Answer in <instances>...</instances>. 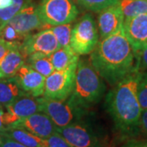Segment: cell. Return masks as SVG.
Segmentation results:
<instances>
[{
	"label": "cell",
	"mask_w": 147,
	"mask_h": 147,
	"mask_svg": "<svg viewBox=\"0 0 147 147\" xmlns=\"http://www.w3.org/2000/svg\"><path fill=\"white\" fill-rule=\"evenodd\" d=\"M140 72L137 61L135 68L117 83L105 96V110L116 130L124 137H136L140 132L142 110L137 94Z\"/></svg>",
	"instance_id": "obj_1"
},
{
	"label": "cell",
	"mask_w": 147,
	"mask_h": 147,
	"mask_svg": "<svg viewBox=\"0 0 147 147\" xmlns=\"http://www.w3.org/2000/svg\"><path fill=\"white\" fill-rule=\"evenodd\" d=\"M90 63L111 86H115L135 68L137 55L123 26L110 36L99 40L91 53Z\"/></svg>",
	"instance_id": "obj_2"
},
{
	"label": "cell",
	"mask_w": 147,
	"mask_h": 147,
	"mask_svg": "<svg viewBox=\"0 0 147 147\" xmlns=\"http://www.w3.org/2000/svg\"><path fill=\"white\" fill-rule=\"evenodd\" d=\"M106 86L89 61H79L74 90L68 100L74 106L88 110L104 96Z\"/></svg>",
	"instance_id": "obj_3"
},
{
	"label": "cell",
	"mask_w": 147,
	"mask_h": 147,
	"mask_svg": "<svg viewBox=\"0 0 147 147\" xmlns=\"http://www.w3.org/2000/svg\"><path fill=\"white\" fill-rule=\"evenodd\" d=\"M57 131L72 147H103V136L99 127L92 121L82 119Z\"/></svg>",
	"instance_id": "obj_4"
},
{
	"label": "cell",
	"mask_w": 147,
	"mask_h": 147,
	"mask_svg": "<svg viewBox=\"0 0 147 147\" xmlns=\"http://www.w3.org/2000/svg\"><path fill=\"white\" fill-rule=\"evenodd\" d=\"M40 105V112L46 114L57 127H64L76 121L82 119L88 114V110L78 108L67 100H54L38 97Z\"/></svg>",
	"instance_id": "obj_5"
},
{
	"label": "cell",
	"mask_w": 147,
	"mask_h": 147,
	"mask_svg": "<svg viewBox=\"0 0 147 147\" xmlns=\"http://www.w3.org/2000/svg\"><path fill=\"white\" fill-rule=\"evenodd\" d=\"M38 11L43 24L51 27L71 23L79 13L73 0H41Z\"/></svg>",
	"instance_id": "obj_6"
},
{
	"label": "cell",
	"mask_w": 147,
	"mask_h": 147,
	"mask_svg": "<svg viewBox=\"0 0 147 147\" xmlns=\"http://www.w3.org/2000/svg\"><path fill=\"white\" fill-rule=\"evenodd\" d=\"M99 42L96 22L90 13L82 16L72 29L70 47L79 55L91 53Z\"/></svg>",
	"instance_id": "obj_7"
},
{
	"label": "cell",
	"mask_w": 147,
	"mask_h": 147,
	"mask_svg": "<svg viewBox=\"0 0 147 147\" xmlns=\"http://www.w3.org/2000/svg\"><path fill=\"white\" fill-rule=\"evenodd\" d=\"M78 62L61 70H54L46 77L43 96L54 100H67L72 93Z\"/></svg>",
	"instance_id": "obj_8"
},
{
	"label": "cell",
	"mask_w": 147,
	"mask_h": 147,
	"mask_svg": "<svg viewBox=\"0 0 147 147\" xmlns=\"http://www.w3.org/2000/svg\"><path fill=\"white\" fill-rule=\"evenodd\" d=\"M59 48L57 40L51 29L43 30L34 34H30L20 46L21 52L26 59L34 53L51 56Z\"/></svg>",
	"instance_id": "obj_9"
},
{
	"label": "cell",
	"mask_w": 147,
	"mask_h": 147,
	"mask_svg": "<svg viewBox=\"0 0 147 147\" xmlns=\"http://www.w3.org/2000/svg\"><path fill=\"white\" fill-rule=\"evenodd\" d=\"M8 24L25 36L29 35L34 30H39L42 27H48L41 21L38 6L30 1L25 3Z\"/></svg>",
	"instance_id": "obj_10"
},
{
	"label": "cell",
	"mask_w": 147,
	"mask_h": 147,
	"mask_svg": "<svg viewBox=\"0 0 147 147\" xmlns=\"http://www.w3.org/2000/svg\"><path fill=\"white\" fill-rule=\"evenodd\" d=\"M4 107L6 109L4 120L7 127L21 119H24L37 112H40V105L38 97L30 95L21 96Z\"/></svg>",
	"instance_id": "obj_11"
},
{
	"label": "cell",
	"mask_w": 147,
	"mask_h": 147,
	"mask_svg": "<svg viewBox=\"0 0 147 147\" xmlns=\"http://www.w3.org/2000/svg\"><path fill=\"white\" fill-rule=\"evenodd\" d=\"M10 127H21L42 139H46L57 131V127L52 119L42 112H37L21 119Z\"/></svg>",
	"instance_id": "obj_12"
},
{
	"label": "cell",
	"mask_w": 147,
	"mask_h": 147,
	"mask_svg": "<svg viewBox=\"0 0 147 147\" xmlns=\"http://www.w3.org/2000/svg\"><path fill=\"white\" fill-rule=\"evenodd\" d=\"M14 78L26 93L34 97L43 96L46 78L25 63L18 69Z\"/></svg>",
	"instance_id": "obj_13"
},
{
	"label": "cell",
	"mask_w": 147,
	"mask_h": 147,
	"mask_svg": "<svg viewBox=\"0 0 147 147\" xmlns=\"http://www.w3.org/2000/svg\"><path fill=\"white\" fill-rule=\"evenodd\" d=\"M123 28L135 53L147 42V13L125 19Z\"/></svg>",
	"instance_id": "obj_14"
},
{
	"label": "cell",
	"mask_w": 147,
	"mask_h": 147,
	"mask_svg": "<svg viewBox=\"0 0 147 147\" xmlns=\"http://www.w3.org/2000/svg\"><path fill=\"white\" fill-rule=\"evenodd\" d=\"M123 21L124 16L118 3L100 11L97 20L100 40L110 36L119 30L123 25Z\"/></svg>",
	"instance_id": "obj_15"
},
{
	"label": "cell",
	"mask_w": 147,
	"mask_h": 147,
	"mask_svg": "<svg viewBox=\"0 0 147 147\" xmlns=\"http://www.w3.org/2000/svg\"><path fill=\"white\" fill-rule=\"evenodd\" d=\"M21 45H15L0 59V79L12 78L26 63V58L20 49Z\"/></svg>",
	"instance_id": "obj_16"
},
{
	"label": "cell",
	"mask_w": 147,
	"mask_h": 147,
	"mask_svg": "<svg viewBox=\"0 0 147 147\" xmlns=\"http://www.w3.org/2000/svg\"><path fill=\"white\" fill-rule=\"evenodd\" d=\"M2 134L27 147H45L44 139L37 137L21 127H8Z\"/></svg>",
	"instance_id": "obj_17"
},
{
	"label": "cell",
	"mask_w": 147,
	"mask_h": 147,
	"mask_svg": "<svg viewBox=\"0 0 147 147\" xmlns=\"http://www.w3.org/2000/svg\"><path fill=\"white\" fill-rule=\"evenodd\" d=\"M28 95L21 89L14 77L0 79V105H8L21 96Z\"/></svg>",
	"instance_id": "obj_18"
},
{
	"label": "cell",
	"mask_w": 147,
	"mask_h": 147,
	"mask_svg": "<svg viewBox=\"0 0 147 147\" xmlns=\"http://www.w3.org/2000/svg\"><path fill=\"white\" fill-rule=\"evenodd\" d=\"M50 58L55 70L64 69L79 61V54L75 53L71 47H60L50 56Z\"/></svg>",
	"instance_id": "obj_19"
},
{
	"label": "cell",
	"mask_w": 147,
	"mask_h": 147,
	"mask_svg": "<svg viewBox=\"0 0 147 147\" xmlns=\"http://www.w3.org/2000/svg\"><path fill=\"white\" fill-rule=\"evenodd\" d=\"M26 63L45 78L55 70L50 56L40 53H34L28 56L26 59Z\"/></svg>",
	"instance_id": "obj_20"
},
{
	"label": "cell",
	"mask_w": 147,
	"mask_h": 147,
	"mask_svg": "<svg viewBox=\"0 0 147 147\" xmlns=\"http://www.w3.org/2000/svg\"><path fill=\"white\" fill-rule=\"evenodd\" d=\"M118 4L124 16V20L147 13L146 0H119Z\"/></svg>",
	"instance_id": "obj_21"
},
{
	"label": "cell",
	"mask_w": 147,
	"mask_h": 147,
	"mask_svg": "<svg viewBox=\"0 0 147 147\" xmlns=\"http://www.w3.org/2000/svg\"><path fill=\"white\" fill-rule=\"evenodd\" d=\"M73 27L70 23L52 26L51 30L57 40L60 47H70V38Z\"/></svg>",
	"instance_id": "obj_22"
},
{
	"label": "cell",
	"mask_w": 147,
	"mask_h": 147,
	"mask_svg": "<svg viewBox=\"0 0 147 147\" xmlns=\"http://www.w3.org/2000/svg\"><path fill=\"white\" fill-rule=\"evenodd\" d=\"M25 3V0H13L12 4L8 7L0 9V30H2L12 19Z\"/></svg>",
	"instance_id": "obj_23"
},
{
	"label": "cell",
	"mask_w": 147,
	"mask_h": 147,
	"mask_svg": "<svg viewBox=\"0 0 147 147\" xmlns=\"http://www.w3.org/2000/svg\"><path fill=\"white\" fill-rule=\"evenodd\" d=\"M80 5L87 10L93 12H100L110 6L115 5L119 0H77Z\"/></svg>",
	"instance_id": "obj_24"
},
{
	"label": "cell",
	"mask_w": 147,
	"mask_h": 147,
	"mask_svg": "<svg viewBox=\"0 0 147 147\" xmlns=\"http://www.w3.org/2000/svg\"><path fill=\"white\" fill-rule=\"evenodd\" d=\"M137 99L142 110H147V71L141 69L137 84Z\"/></svg>",
	"instance_id": "obj_25"
},
{
	"label": "cell",
	"mask_w": 147,
	"mask_h": 147,
	"mask_svg": "<svg viewBox=\"0 0 147 147\" xmlns=\"http://www.w3.org/2000/svg\"><path fill=\"white\" fill-rule=\"evenodd\" d=\"M0 38H2L7 42L16 43V44H21L26 36L16 31L13 27L7 23L2 30H0Z\"/></svg>",
	"instance_id": "obj_26"
},
{
	"label": "cell",
	"mask_w": 147,
	"mask_h": 147,
	"mask_svg": "<svg viewBox=\"0 0 147 147\" xmlns=\"http://www.w3.org/2000/svg\"><path fill=\"white\" fill-rule=\"evenodd\" d=\"M44 142L45 147H72L57 131L53 133L49 137L44 139Z\"/></svg>",
	"instance_id": "obj_27"
},
{
	"label": "cell",
	"mask_w": 147,
	"mask_h": 147,
	"mask_svg": "<svg viewBox=\"0 0 147 147\" xmlns=\"http://www.w3.org/2000/svg\"><path fill=\"white\" fill-rule=\"evenodd\" d=\"M136 55L141 69L147 71V42L136 52Z\"/></svg>",
	"instance_id": "obj_28"
},
{
	"label": "cell",
	"mask_w": 147,
	"mask_h": 147,
	"mask_svg": "<svg viewBox=\"0 0 147 147\" xmlns=\"http://www.w3.org/2000/svg\"><path fill=\"white\" fill-rule=\"evenodd\" d=\"M15 45H21V44H16V43H11V42H7L4 39H3L2 38H0V59L4 57L5 54L12 47H14Z\"/></svg>",
	"instance_id": "obj_29"
},
{
	"label": "cell",
	"mask_w": 147,
	"mask_h": 147,
	"mask_svg": "<svg viewBox=\"0 0 147 147\" xmlns=\"http://www.w3.org/2000/svg\"><path fill=\"white\" fill-rule=\"evenodd\" d=\"M140 131L147 137V110L142 111L140 119Z\"/></svg>",
	"instance_id": "obj_30"
},
{
	"label": "cell",
	"mask_w": 147,
	"mask_h": 147,
	"mask_svg": "<svg viewBox=\"0 0 147 147\" xmlns=\"http://www.w3.org/2000/svg\"><path fill=\"white\" fill-rule=\"evenodd\" d=\"M4 136V135H3ZM5 137V136H4ZM0 147H27L26 146H24V145H22L21 143H19V142H16V141H14V140H12V139H11L9 137H5L4 138V141L2 143V145H1V146Z\"/></svg>",
	"instance_id": "obj_31"
},
{
	"label": "cell",
	"mask_w": 147,
	"mask_h": 147,
	"mask_svg": "<svg viewBox=\"0 0 147 147\" xmlns=\"http://www.w3.org/2000/svg\"><path fill=\"white\" fill-rule=\"evenodd\" d=\"M4 115H5V111L3 110V105H0V133H3L7 127L6 126L5 120H4Z\"/></svg>",
	"instance_id": "obj_32"
},
{
	"label": "cell",
	"mask_w": 147,
	"mask_h": 147,
	"mask_svg": "<svg viewBox=\"0 0 147 147\" xmlns=\"http://www.w3.org/2000/svg\"><path fill=\"white\" fill-rule=\"evenodd\" d=\"M121 147H147V142H139V141H130Z\"/></svg>",
	"instance_id": "obj_33"
},
{
	"label": "cell",
	"mask_w": 147,
	"mask_h": 147,
	"mask_svg": "<svg viewBox=\"0 0 147 147\" xmlns=\"http://www.w3.org/2000/svg\"><path fill=\"white\" fill-rule=\"evenodd\" d=\"M13 3V0H0V9L8 7Z\"/></svg>",
	"instance_id": "obj_34"
},
{
	"label": "cell",
	"mask_w": 147,
	"mask_h": 147,
	"mask_svg": "<svg viewBox=\"0 0 147 147\" xmlns=\"http://www.w3.org/2000/svg\"><path fill=\"white\" fill-rule=\"evenodd\" d=\"M4 138H5V137H4L2 133H0V146H1L2 143L4 141Z\"/></svg>",
	"instance_id": "obj_35"
},
{
	"label": "cell",
	"mask_w": 147,
	"mask_h": 147,
	"mask_svg": "<svg viewBox=\"0 0 147 147\" xmlns=\"http://www.w3.org/2000/svg\"><path fill=\"white\" fill-rule=\"evenodd\" d=\"M146 1H147V0H146Z\"/></svg>",
	"instance_id": "obj_36"
}]
</instances>
